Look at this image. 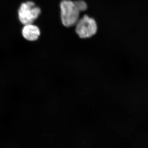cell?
I'll return each instance as SVG.
<instances>
[{"instance_id":"cell-4","label":"cell","mask_w":148,"mask_h":148,"mask_svg":"<svg viewBox=\"0 0 148 148\" xmlns=\"http://www.w3.org/2000/svg\"><path fill=\"white\" fill-rule=\"evenodd\" d=\"M22 34L25 39L34 41L38 39L40 35L38 27L32 24H27L22 29Z\"/></svg>"},{"instance_id":"cell-2","label":"cell","mask_w":148,"mask_h":148,"mask_svg":"<svg viewBox=\"0 0 148 148\" xmlns=\"http://www.w3.org/2000/svg\"><path fill=\"white\" fill-rule=\"evenodd\" d=\"M41 13L39 7L32 1L23 3L18 11L19 21L24 25L32 24Z\"/></svg>"},{"instance_id":"cell-1","label":"cell","mask_w":148,"mask_h":148,"mask_svg":"<svg viewBox=\"0 0 148 148\" xmlns=\"http://www.w3.org/2000/svg\"><path fill=\"white\" fill-rule=\"evenodd\" d=\"M61 20L62 24L66 27L75 25L79 20V8L75 1L71 0H63L60 3Z\"/></svg>"},{"instance_id":"cell-3","label":"cell","mask_w":148,"mask_h":148,"mask_svg":"<svg viewBox=\"0 0 148 148\" xmlns=\"http://www.w3.org/2000/svg\"><path fill=\"white\" fill-rule=\"evenodd\" d=\"M76 32L81 38H89L95 34L97 31V25L93 18L86 15L78 20L76 24Z\"/></svg>"}]
</instances>
